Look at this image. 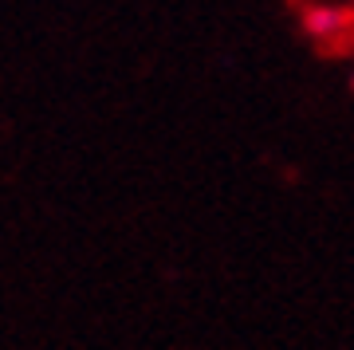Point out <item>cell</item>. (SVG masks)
Listing matches in <instances>:
<instances>
[{"mask_svg":"<svg viewBox=\"0 0 354 350\" xmlns=\"http://www.w3.org/2000/svg\"><path fill=\"white\" fill-rule=\"evenodd\" d=\"M346 24H351V16H346V8H335V4H311L304 12V28L311 32L315 39H335L346 32Z\"/></svg>","mask_w":354,"mask_h":350,"instance_id":"1","label":"cell"}]
</instances>
